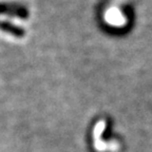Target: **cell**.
<instances>
[{
  "label": "cell",
  "instance_id": "6da1fadb",
  "mask_svg": "<svg viewBox=\"0 0 152 152\" xmlns=\"http://www.w3.org/2000/svg\"><path fill=\"white\" fill-rule=\"evenodd\" d=\"M0 14L9 15V16H17L20 18H26L28 12L22 7L16 4H0Z\"/></svg>",
  "mask_w": 152,
  "mask_h": 152
},
{
  "label": "cell",
  "instance_id": "7a4b0ae2",
  "mask_svg": "<svg viewBox=\"0 0 152 152\" xmlns=\"http://www.w3.org/2000/svg\"><path fill=\"white\" fill-rule=\"evenodd\" d=\"M0 30L17 38H22L26 35V33H24V31L21 28H18V26H14V24L5 21H0Z\"/></svg>",
  "mask_w": 152,
  "mask_h": 152
}]
</instances>
